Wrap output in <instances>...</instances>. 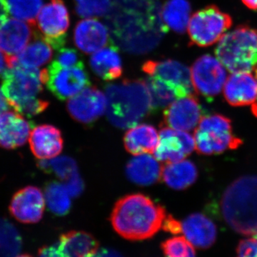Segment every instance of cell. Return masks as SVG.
<instances>
[{"mask_svg":"<svg viewBox=\"0 0 257 257\" xmlns=\"http://www.w3.org/2000/svg\"><path fill=\"white\" fill-rule=\"evenodd\" d=\"M106 20L116 43L130 53L153 50L168 30L158 0H114Z\"/></svg>","mask_w":257,"mask_h":257,"instance_id":"obj_1","label":"cell"},{"mask_svg":"<svg viewBox=\"0 0 257 257\" xmlns=\"http://www.w3.org/2000/svg\"><path fill=\"white\" fill-rule=\"evenodd\" d=\"M167 213L163 207L142 194H128L115 204L110 216L114 231L130 241L150 239L162 227Z\"/></svg>","mask_w":257,"mask_h":257,"instance_id":"obj_2","label":"cell"},{"mask_svg":"<svg viewBox=\"0 0 257 257\" xmlns=\"http://www.w3.org/2000/svg\"><path fill=\"white\" fill-rule=\"evenodd\" d=\"M105 96L108 119L116 127H133L153 111L145 80L125 79L109 84L105 88Z\"/></svg>","mask_w":257,"mask_h":257,"instance_id":"obj_3","label":"cell"},{"mask_svg":"<svg viewBox=\"0 0 257 257\" xmlns=\"http://www.w3.org/2000/svg\"><path fill=\"white\" fill-rule=\"evenodd\" d=\"M221 214L231 229L245 236L257 234V176L236 179L224 191Z\"/></svg>","mask_w":257,"mask_h":257,"instance_id":"obj_4","label":"cell"},{"mask_svg":"<svg viewBox=\"0 0 257 257\" xmlns=\"http://www.w3.org/2000/svg\"><path fill=\"white\" fill-rule=\"evenodd\" d=\"M2 79V92L17 112L32 117L48 107V101L39 97L43 90L42 71L15 65L3 72Z\"/></svg>","mask_w":257,"mask_h":257,"instance_id":"obj_5","label":"cell"},{"mask_svg":"<svg viewBox=\"0 0 257 257\" xmlns=\"http://www.w3.org/2000/svg\"><path fill=\"white\" fill-rule=\"evenodd\" d=\"M215 55L231 73L253 72L257 67V30L241 25L219 40Z\"/></svg>","mask_w":257,"mask_h":257,"instance_id":"obj_6","label":"cell"},{"mask_svg":"<svg viewBox=\"0 0 257 257\" xmlns=\"http://www.w3.org/2000/svg\"><path fill=\"white\" fill-rule=\"evenodd\" d=\"M194 141L198 153L204 155H219L242 144L232 133L231 120L221 114L203 116L194 132Z\"/></svg>","mask_w":257,"mask_h":257,"instance_id":"obj_7","label":"cell"},{"mask_svg":"<svg viewBox=\"0 0 257 257\" xmlns=\"http://www.w3.org/2000/svg\"><path fill=\"white\" fill-rule=\"evenodd\" d=\"M232 25V19L215 5L194 13L189 23V38L194 45L207 47L222 38Z\"/></svg>","mask_w":257,"mask_h":257,"instance_id":"obj_8","label":"cell"},{"mask_svg":"<svg viewBox=\"0 0 257 257\" xmlns=\"http://www.w3.org/2000/svg\"><path fill=\"white\" fill-rule=\"evenodd\" d=\"M42 81L49 90L60 100L71 99L90 85L84 64L62 67L55 61L42 70Z\"/></svg>","mask_w":257,"mask_h":257,"instance_id":"obj_9","label":"cell"},{"mask_svg":"<svg viewBox=\"0 0 257 257\" xmlns=\"http://www.w3.org/2000/svg\"><path fill=\"white\" fill-rule=\"evenodd\" d=\"M44 41L55 50L64 46L69 26L68 10L63 0H50L40 11L35 25Z\"/></svg>","mask_w":257,"mask_h":257,"instance_id":"obj_10","label":"cell"},{"mask_svg":"<svg viewBox=\"0 0 257 257\" xmlns=\"http://www.w3.org/2000/svg\"><path fill=\"white\" fill-rule=\"evenodd\" d=\"M190 72L194 91L210 100L221 92L226 82L224 65L211 55H203L198 58Z\"/></svg>","mask_w":257,"mask_h":257,"instance_id":"obj_11","label":"cell"},{"mask_svg":"<svg viewBox=\"0 0 257 257\" xmlns=\"http://www.w3.org/2000/svg\"><path fill=\"white\" fill-rule=\"evenodd\" d=\"M195 149V141L186 132L162 126L158 146L155 152V158L160 162L173 163L188 157Z\"/></svg>","mask_w":257,"mask_h":257,"instance_id":"obj_12","label":"cell"},{"mask_svg":"<svg viewBox=\"0 0 257 257\" xmlns=\"http://www.w3.org/2000/svg\"><path fill=\"white\" fill-rule=\"evenodd\" d=\"M143 70L150 77L172 84L183 97L194 94L190 70L181 62L172 60H148L143 64Z\"/></svg>","mask_w":257,"mask_h":257,"instance_id":"obj_13","label":"cell"},{"mask_svg":"<svg viewBox=\"0 0 257 257\" xmlns=\"http://www.w3.org/2000/svg\"><path fill=\"white\" fill-rule=\"evenodd\" d=\"M106 96L96 87H87L69 99L67 109L72 119L82 124L96 121L106 110Z\"/></svg>","mask_w":257,"mask_h":257,"instance_id":"obj_14","label":"cell"},{"mask_svg":"<svg viewBox=\"0 0 257 257\" xmlns=\"http://www.w3.org/2000/svg\"><path fill=\"white\" fill-rule=\"evenodd\" d=\"M45 202L40 189L28 186L18 191L10 204V211L16 220L23 224H35L41 220Z\"/></svg>","mask_w":257,"mask_h":257,"instance_id":"obj_15","label":"cell"},{"mask_svg":"<svg viewBox=\"0 0 257 257\" xmlns=\"http://www.w3.org/2000/svg\"><path fill=\"white\" fill-rule=\"evenodd\" d=\"M202 119V109L194 94L174 101L164 111V126L189 132L194 130Z\"/></svg>","mask_w":257,"mask_h":257,"instance_id":"obj_16","label":"cell"},{"mask_svg":"<svg viewBox=\"0 0 257 257\" xmlns=\"http://www.w3.org/2000/svg\"><path fill=\"white\" fill-rule=\"evenodd\" d=\"M33 124L23 115L13 111L0 114V147L15 150L23 146L30 138Z\"/></svg>","mask_w":257,"mask_h":257,"instance_id":"obj_17","label":"cell"},{"mask_svg":"<svg viewBox=\"0 0 257 257\" xmlns=\"http://www.w3.org/2000/svg\"><path fill=\"white\" fill-rule=\"evenodd\" d=\"M30 149L38 160H50L63 150L64 141L60 130L53 125L42 124L32 130L29 138Z\"/></svg>","mask_w":257,"mask_h":257,"instance_id":"obj_18","label":"cell"},{"mask_svg":"<svg viewBox=\"0 0 257 257\" xmlns=\"http://www.w3.org/2000/svg\"><path fill=\"white\" fill-rule=\"evenodd\" d=\"M224 87V98L230 105L252 106L257 101V79L250 72L231 74Z\"/></svg>","mask_w":257,"mask_h":257,"instance_id":"obj_19","label":"cell"},{"mask_svg":"<svg viewBox=\"0 0 257 257\" xmlns=\"http://www.w3.org/2000/svg\"><path fill=\"white\" fill-rule=\"evenodd\" d=\"M28 23L21 20L8 19L0 25V50L7 57L18 55L35 35L33 25Z\"/></svg>","mask_w":257,"mask_h":257,"instance_id":"obj_20","label":"cell"},{"mask_svg":"<svg viewBox=\"0 0 257 257\" xmlns=\"http://www.w3.org/2000/svg\"><path fill=\"white\" fill-rule=\"evenodd\" d=\"M74 43L79 50L91 54L111 44L105 25L96 19H86L76 25Z\"/></svg>","mask_w":257,"mask_h":257,"instance_id":"obj_21","label":"cell"},{"mask_svg":"<svg viewBox=\"0 0 257 257\" xmlns=\"http://www.w3.org/2000/svg\"><path fill=\"white\" fill-rule=\"evenodd\" d=\"M182 232L194 247H211L217 236L216 226L211 219L200 213H194L181 222Z\"/></svg>","mask_w":257,"mask_h":257,"instance_id":"obj_22","label":"cell"},{"mask_svg":"<svg viewBox=\"0 0 257 257\" xmlns=\"http://www.w3.org/2000/svg\"><path fill=\"white\" fill-rule=\"evenodd\" d=\"M158 133L152 125H136L125 134L124 145L128 153L138 156L155 153L159 144Z\"/></svg>","mask_w":257,"mask_h":257,"instance_id":"obj_23","label":"cell"},{"mask_svg":"<svg viewBox=\"0 0 257 257\" xmlns=\"http://www.w3.org/2000/svg\"><path fill=\"white\" fill-rule=\"evenodd\" d=\"M162 166L157 159L149 155H138L126 165V174L133 183L141 186L151 185L162 178Z\"/></svg>","mask_w":257,"mask_h":257,"instance_id":"obj_24","label":"cell"},{"mask_svg":"<svg viewBox=\"0 0 257 257\" xmlns=\"http://www.w3.org/2000/svg\"><path fill=\"white\" fill-rule=\"evenodd\" d=\"M90 66L98 77L106 81L119 79L123 72L119 50L113 43L94 54L90 59Z\"/></svg>","mask_w":257,"mask_h":257,"instance_id":"obj_25","label":"cell"},{"mask_svg":"<svg viewBox=\"0 0 257 257\" xmlns=\"http://www.w3.org/2000/svg\"><path fill=\"white\" fill-rule=\"evenodd\" d=\"M36 40L15 57H7L8 67L20 65L27 68H37L47 63L52 58V50L46 42L35 33ZM7 57V56H6Z\"/></svg>","mask_w":257,"mask_h":257,"instance_id":"obj_26","label":"cell"},{"mask_svg":"<svg viewBox=\"0 0 257 257\" xmlns=\"http://www.w3.org/2000/svg\"><path fill=\"white\" fill-rule=\"evenodd\" d=\"M198 177L197 167L189 160L166 163L162 167V178L170 188L182 190L188 188Z\"/></svg>","mask_w":257,"mask_h":257,"instance_id":"obj_27","label":"cell"},{"mask_svg":"<svg viewBox=\"0 0 257 257\" xmlns=\"http://www.w3.org/2000/svg\"><path fill=\"white\" fill-rule=\"evenodd\" d=\"M59 241L72 257H92L99 249L97 240L84 231H68L61 235Z\"/></svg>","mask_w":257,"mask_h":257,"instance_id":"obj_28","label":"cell"},{"mask_svg":"<svg viewBox=\"0 0 257 257\" xmlns=\"http://www.w3.org/2000/svg\"><path fill=\"white\" fill-rule=\"evenodd\" d=\"M191 5L187 0H168L162 10V19L167 28L177 33L185 32L190 19Z\"/></svg>","mask_w":257,"mask_h":257,"instance_id":"obj_29","label":"cell"},{"mask_svg":"<svg viewBox=\"0 0 257 257\" xmlns=\"http://www.w3.org/2000/svg\"><path fill=\"white\" fill-rule=\"evenodd\" d=\"M145 82L151 96L153 111L167 107L177 99L183 97L174 86L157 77H150Z\"/></svg>","mask_w":257,"mask_h":257,"instance_id":"obj_30","label":"cell"},{"mask_svg":"<svg viewBox=\"0 0 257 257\" xmlns=\"http://www.w3.org/2000/svg\"><path fill=\"white\" fill-rule=\"evenodd\" d=\"M45 199L47 207L57 216L68 214L72 207L70 197L65 185L58 182H49L45 186Z\"/></svg>","mask_w":257,"mask_h":257,"instance_id":"obj_31","label":"cell"},{"mask_svg":"<svg viewBox=\"0 0 257 257\" xmlns=\"http://www.w3.org/2000/svg\"><path fill=\"white\" fill-rule=\"evenodd\" d=\"M23 247V239L14 225L0 218V257H16Z\"/></svg>","mask_w":257,"mask_h":257,"instance_id":"obj_32","label":"cell"},{"mask_svg":"<svg viewBox=\"0 0 257 257\" xmlns=\"http://www.w3.org/2000/svg\"><path fill=\"white\" fill-rule=\"evenodd\" d=\"M38 167L47 173L54 174L62 181H67L78 173L75 161L65 156L40 161Z\"/></svg>","mask_w":257,"mask_h":257,"instance_id":"obj_33","label":"cell"},{"mask_svg":"<svg viewBox=\"0 0 257 257\" xmlns=\"http://www.w3.org/2000/svg\"><path fill=\"white\" fill-rule=\"evenodd\" d=\"M10 12L18 20H25L35 25L39 12L42 6V0H7Z\"/></svg>","mask_w":257,"mask_h":257,"instance_id":"obj_34","label":"cell"},{"mask_svg":"<svg viewBox=\"0 0 257 257\" xmlns=\"http://www.w3.org/2000/svg\"><path fill=\"white\" fill-rule=\"evenodd\" d=\"M76 13L82 18L104 16L111 9V0H74Z\"/></svg>","mask_w":257,"mask_h":257,"instance_id":"obj_35","label":"cell"},{"mask_svg":"<svg viewBox=\"0 0 257 257\" xmlns=\"http://www.w3.org/2000/svg\"><path fill=\"white\" fill-rule=\"evenodd\" d=\"M162 251L166 257H188L195 252L194 246L184 236H175L162 242Z\"/></svg>","mask_w":257,"mask_h":257,"instance_id":"obj_36","label":"cell"},{"mask_svg":"<svg viewBox=\"0 0 257 257\" xmlns=\"http://www.w3.org/2000/svg\"><path fill=\"white\" fill-rule=\"evenodd\" d=\"M55 61L62 67H75L83 63L78 52L70 48L60 50Z\"/></svg>","mask_w":257,"mask_h":257,"instance_id":"obj_37","label":"cell"},{"mask_svg":"<svg viewBox=\"0 0 257 257\" xmlns=\"http://www.w3.org/2000/svg\"><path fill=\"white\" fill-rule=\"evenodd\" d=\"M38 257H72L62 243L58 242L44 246L39 249Z\"/></svg>","mask_w":257,"mask_h":257,"instance_id":"obj_38","label":"cell"},{"mask_svg":"<svg viewBox=\"0 0 257 257\" xmlns=\"http://www.w3.org/2000/svg\"><path fill=\"white\" fill-rule=\"evenodd\" d=\"M236 257H257V238H248L239 241Z\"/></svg>","mask_w":257,"mask_h":257,"instance_id":"obj_39","label":"cell"},{"mask_svg":"<svg viewBox=\"0 0 257 257\" xmlns=\"http://www.w3.org/2000/svg\"><path fill=\"white\" fill-rule=\"evenodd\" d=\"M66 182H67L64 185L71 197H77L84 189V184H83L82 179L79 177L78 173L74 175L72 178L68 179Z\"/></svg>","mask_w":257,"mask_h":257,"instance_id":"obj_40","label":"cell"},{"mask_svg":"<svg viewBox=\"0 0 257 257\" xmlns=\"http://www.w3.org/2000/svg\"><path fill=\"white\" fill-rule=\"evenodd\" d=\"M162 229L167 232L172 233L173 234H178L182 233V226L181 222L177 221L175 218L171 215H167L162 225Z\"/></svg>","mask_w":257,"mask_h":257,"instance_id":"obj_41","label":"cell"},{"mask_svg":"<svg viewBox=\"0 0 257 257\" xmlns=\"http://www.w3.org/2000/svg\"><path fill=\"white\" fill-rule=\"evenodd\" d=\"M92 257H124L116 250L110 248H104L98 249Z\"/></svg>","mask_w":257,"mask_h":257,"instance_id":"obj_42","label":"cell"},{"mask_svg":"<svg viewBox=\"0 0 257 257\" xmlns=\"http://www.w3.org/2000/svg\"><path fill=\"white\" fill-rule=\"evenodd\" d=\"M9 6L7 0H0V25L8 20L9 16Z\"/></svg>","mask_w":257,"mask_h":257,"instance_id":"obj_43","label":"cell"},{"mask_svg":"<svg viewBox=\"0 0 257 257\" xmlns=\"http://www.w3.org/2000/svg\"><path fill=\"white\" fill-rule=\"evenodd\" d=\"M8 101L5 99L4 94L0 89V114L8 109Z\"/></svg>","mask_w":257,"mask_h":257,"instance_id":"obj_44","label":"cell"},{"mask_svg":"<svg viewBox=\"0 0 257 257\" xmlns=\"http://www.w3.org/2000/svg\"><path fill=\"white\" fill-rule=\"evenodd\" d=\"M6 66H8L6 55L0 52V74L5 72Z\"/></svg>","mask_w":257,"mask_h":257,"instance_id":"obj_45","label":"cell"},{"mask_svg":"<svg viewBox=\"0 0 257 257\" xmlns=\"http://www.w3.org/2000/svg\"><path fill=\"white\" fill-rule=\"evenodd\" d=\"M245 6L249 9L257 10V0H241Z\"/></svg>","mask_w":257,"mask_h":257,"instance_id":"obj_46","label":"cell"},{"mask_svg":"<svg viewBox=\"0 0 257 257\" xmlns=\"http://www.w3.org/2000/svg\"><path fill=\"white\" fill-rule=\"evenodd\" d=\"M253 74H254L255 77H256L257 79V67L256 68H255L254 70H253ZM252 106V111L253 113V114L256 115L257 116V101L256 103H255L253 105L251 106Z\"/></svg>","mask_w":257,"mask_h":257,"instance_id":"obj_47","label":"cell"},{"mask_svg":"<svg viewBox=\"0 0 257 257\" xmlns=\"http://www.w3.org/2000/svg\"><path fill=\"white\" fill-rule=\"evenodd\" d=\"M16 257H33L31 256L30 254H28V253H25V254H21V255H18V256H17Z\"/></svg>","mask_w":257,"mask_h":257,"instance_id":"obj_48","label":"cell"},{"mask_svg":"<svg viewBox=\"0 0 257 257\" xmlns=\"http://www.w3.org/2000/svg\"><path fill=\"white\" fill-rule=\"evenodd\" d=\"M188 257H196V253L195 252L192 253V254H191L190 256H189Z\"/></svg>","mask_w":257,"mask_h":257,"instance_id":"obj_49","label":"cell"},{"mask_svg":"<svg viewBox=\"0 0 257 257\" xmlns=\"http://www.w3.org/2000/svg\"><path fill=\"white\" fill-rule=\"evenodd\" d=\"M253 237L257 238V234H255Z\"/></svg>","mask_w":257,"mask_h":257,"instance_id":"obj_50","label":"cell"}]
</instances>
